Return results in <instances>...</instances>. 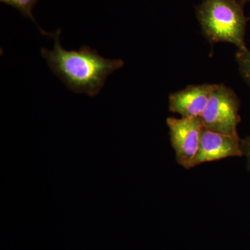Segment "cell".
I'll list each match as a JSON object with an SVG mask.
<instances>
[{
	"mask_svg": "<svg viewBox=\"0 0 250 250\" xmlns=\"http://www.w3.org/2000/svg\"><path fill=\"white\" fill-rule=\"evenodd\" d=\"M61 29L51 33L54 39L53 50L41 49L52 72L74 93H85L94 97L100 93L107 77L121 68V59H108L100 56L95 49L83 46L78 51H67L60 43Z\"/></svg>",
	"mask_w": 250,
	"mask_h": 250,
	"instance_id": "6da1fadb",
	"label": "cell"
},
{
	"mask_svg": "<svg viewBox=\"0 0 250 250\" xmlns=\"http://www.w3.org/2000/svg\"><path fill=\"white\" fill-rule=\"evenodd\" d=\"M244 0H203L196 9L202 32L210 43L229 42L246 48Z\"/></svg>",
	"mask_w": 250,
	"mask_h": 250,
	"instance_id": "7a4b0ae2",
	"label": "cell"
},
{
	"mask_svg": "<svg viewBox=\"0 0 250 250\" xmlns=\"http://www.w3.org/2000/svg\"><path fill=\"white\" fill-rule=\"evenodd\" d=\"M239 108L240 100L236 93L225 85L216 84L200 116L204 127L221 134L238 136Z\"/></svg>",
	"mask_w": 250,
	"mask_h": 250,
	"instance_id": "3957f363",
	"label": "cell"
},
{
	"mask_svg": "<svg viewBox=\"0 0 250 250\" xmlns=\"http://www.w3.org/2000/svg\"><path fill=\"white\" fill-rule=\"evenodd\" d=\"M166 123L177 164L187 170L192 168L204 129L201 117L168 118Z\"/></svg>",
	"mask_w": 250,
	"mask_h": 250,
	"instance_id": "277c9868",
	"label": "cell"
},
{
	"mask_svg": "<svg viewBox=\"0 0 250 250\" xmlns=\"http://www.w3.org/2000/svg\"><path fill=\"white\" fill-rule=\"evenodd\" d=\"M243 156L239 136H229L204 127L193 167L205 163Z\"/></svg>",
	"mask_w": 250,
	"mask_h": 250,
	"instance_id": "5b68a950",
	"label": "cell"
},
{
	"mask_svg": "<svg viewBox=\"0 0 250 250\" xmlns=\"http://www.w3.org/2000/svg\"><path fill=\"white\" fill-rule=\"evenodd\" d=\"M216 84L189 85L169 95V110L182 117H200L205 111Z\"/></svg>",
	"mask_w": 250,
	"mask_h": 250,
	"instance_id": "8992f818",
	"label": "cell"
},
{
	"mask_svg": "<svg viewBox=\"0 0 250 250\" xmlns=\"http://www.w3.org/2000/svg\"><path fill=\"white\" fill-rule=\"evenodd\" d=\"M235 57L242 78L250 87V50L247 47L237 49Z\"/></svg>",
	"mask_w": 250,
	"mask_h": 250,
	"instance_id": "52a82bcc",
	"label": "cell"
},
{
	"mask_svg": "<svg viewBox=\"0 0 250 250\" xmlns=\"http://www.w3.org/2000/svg\"><path fill=\"white\" fill-rule=\"evenodd\" d=\"M39 0H0L4 4L13 6L19 11L24 17L29 18L33 22H36L32 10Z\"/></svg>",
	"mask_w": 250,
	"mask_h": 250,
	"instance_id": "ba28073f",
	"label": "cell"
},
{
	"mask_svg": "<svg viewBox=\"0 0 250 250\" xmlns=\"http://www.w3.org/2000/svg\"><path fill=\"white\" fill-rule=\"evenodd\" d=\"M241 148L243 156L246 158L247 166L250 171V136L246 139H241Z\"/></svg>",
	"mask_w": 250,
	"mask_h": 250,
	"instance_id": "9c48e42d",
	"label": "cell"
},
{
	"mask_svg": "<svg viewBox=\"0 0 250 250\" xmlns=\"http://www.w3.org/2000/svg\"></svg>",
	"mask_w": 250,
	"mask_h": 250,
	"instance_id": "30bf717a",
	"label": "cell"
}]
</instances>
